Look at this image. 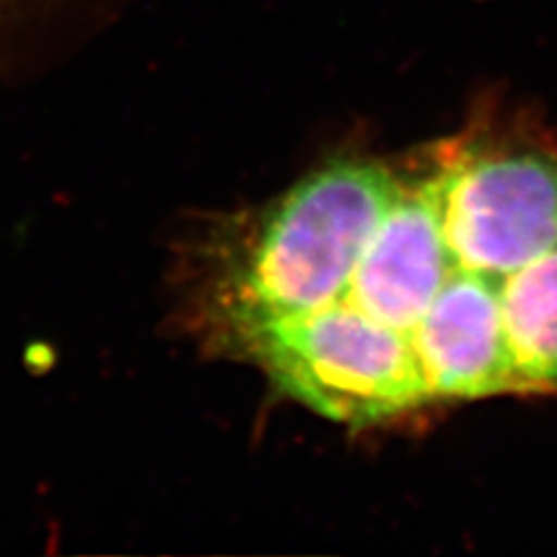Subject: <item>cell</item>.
<instances>
[{
	"label": "cell",
	"instance_id": "obj_2",
	"mask_svg": "<svg viewBox=\"0 0 557 557\" xmlns=\"http://www.w3.org/2000/svg\"><path fill=\"white\" fill-rule=\"evenodd\" d=\"M47 3H54V0H0V20H10V16L20 14L24 10L47 5Z\"/></svg>",
	"mask_w": 557,
	"mask_h": 557
},
{
	"label": "cell",
	"instance_id": "obj_1",
	"mask_svg": "<svg viewBox=\"0 0 557 557\" xmlns=\"http://www.w3.org/2000/svg\"><path fill=\"white\" fill-rule=\"evenodd\" d=\"M509 325L530 395L557 397V249L513 278Z\"/></svg>",
	"mask_w": 557,
	"mask_h": 557
}]
</instances>
